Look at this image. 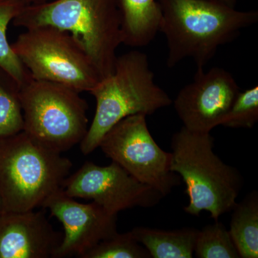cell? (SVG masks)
I'll return each mask as SVG.
<instances>
[{
	"label": "cell",
	"instance_id": "e0dca14e",
	"mask_svg": "<svg viewBox=\"0 0 258 258\" xmlns=\"http://www.w3.org/2000/svg\"><path fill=\"white\" fill-rule=\"evenodd\" d=\"M199 230L194 255L198 258H241L230 232L215 220Z\"/></svg>",
	"mask_w": 258,
	"mask_h": 258
},
{
	"label": "cell",
	"instance_id": "603a6c76",
	"mask_svg": "<svg viewBox=\"0 0 258 258\" xmlns=\"http://www.w3.org/2000/svg\"><path fill=\"white\" fill-rule=\"evenodd\" d=\"M2 212V208H1V205H0V212Z\"/></svg>",
	"mask_w": 258,
	"mask_h": 258
},
{
	"label": "cell",
	"instance_id": "d6986e66",
	"mask_svg": "<svg viewBox=\"0 0 258 258\" xmlns=\"http://www.w3.org/2000/svg\"><path fill=\"white\" fill-rule=\"evenodd\" d=\"M81 258H152L147 249L135 240L132 232L102 240Z\"/></svg>",
	"mask_w": 258,
	"mask_h": 258
},
{
	"label": "cell",
	"instance_id": "ac0fdd59",
	"mask_svg": "<svg viewBox=\"0 0 258 258\" xmlns=\"http://www.w3.org/2000/svg\"><path fill=\"white\" fill-rule=\"evenodd\" d=\"M1 72V71H0ZM9 76L0 77V139L8 138L23 130V115L20 87Z\"/></svg>",
	"mask_w": 258,
	"mask_h": 258
},
{
	"label": "cell",
	"instance_id": "7a4b0ae2",
	"mask_svg": "<svg viewBox=\"0 0 258 258\" xmlns=\"http://www.w3.org/2000/svg\"><path fill=\"white\" fill-rule=\"evenodd\" d=\"M25 29L50 26L69 32L86 51L101 79L113 74L122 44L120 0H55L31 3L13 20Z\"/></svg>",
	"mask_w": 258,
	"mask_h": 258
},
{
	"label": "cell",
	"instance_id": "ffe728a7",
	"mask_svg": "<svg viewBox=\"0 0 258 258\" xmlns=\"http://www.w3.org/2000/svg\"><path fill=\"white\" fill-rule=\"evenodd\" d=\"M258 120V86L240 92L221 125L232 128H252Z\"/></svg>",
	"mask_w": 258,
	"mask_h": 258
},
{
	"label": "cell",
	"instance_id": "5b68a950",
	"mask_svg": "<svg viewBox=\"0 0 258 258\" xmlns=\"http://www.w3.org/2000/svg\"><path fill=\"white\" fill-rule=\"evenodd\" d=\"M73 164L22 131L0 139L2 212H26L42 207L62 188Z\"/></svg>",
	"mask_w": 258,
	"mask_h": 258
},
{
	"label": "cell",
	"instance_id": "7c38bea8",
	"mask_svg": "<svg viewBox=\"0 0 258 258\" xmlns=\"http://www.w3.org/2000/svg\"><path fill=\"white\" fill-rule=\"evenodd\" d=\"M62 239L44 211L0 212V258H54Z\"/></svg>",
	"mask_w": 258,
	"mask_h": 258
},
{
	"label": "cell",
	"instance_id": "2e32d148",
	"mask_svg": "<svg viewBox=\"0 0 258 258\" xmlns=\"http://www.w3.org/2000/svg\"><path fill=\"white\" fill-rule=\"evenodd\" d=\"M29 4L27 0H0V71L22 87L32 79L8 42V25Z\"/></svg>",
	"mask_w": 258,
	"mask_h": 258
},
{
	"label": "cell",
	"instance_id": "277c9868",
	"mask_svg": "<svg viewBox=\"0 0 258 258\" xmlns=\"http://www.w3.org/2000/svg\"><path fill=\"white\" fill-rule=\"evenodd\" d=\"M214 141L210 133L183 126L171 139V169L186 185L189 203L184 211L193 216L206 211L218 220L237 205L243 179L238 169L214 153Z\"/></svg>",
	"mask_w": 258,
	"mask_h": 258
},
{
	"label": "cell",
	"instance_id": "44dd1931",
	"mask_svg": "<svg viewBox=\"0 0 258 258\" xmlns=\"http://www.w3.org/2000/svg\"><path fill=\"white\" fill-rule=\"evenodd\" d=\"M212 1L225 3V4L230 5L231 7H234V8H235L236 3H237V0H212Z\"/></svg>",
	"mask_w": 258,
	"mask_h": 258
},
{
	"label": "cell",
	"instance_id": "ba28073f",
	"mask_svg": "<svg viewBox=\"0 0 258 258\" xmlns=\"http://www.w3.org/2000/svg\"><path fill=\"white\" fill-rule=\"evenodd\" d=\"M98 147L131 175L164 197L181 183L180 176L171 169V153L156 143L146 115H130L120 120L103 136Z\"/></svg>",
	"mask_w": 258,
	"mask_h": 258
},
{
	"label": "cell",
	"instance_id": "52a82bcc",
	"mask_svg": "<svg viewBox=\"0 0 258 258\" xmlns=\"http://www.w3.org/2000/svg\"><path fill=\"white\" fill-rule=\"evenodd\" d=\"M12 47L33 79L60 83L79 93H90L102 79L79 42L60 29H26Z\"/></svg>",
	"mask_w": 258,
	"mask_h": 258
},
{
	"label": "cell",
	"instance_id": "7402d4cb",
	"mask_svg": "<svg viewBox=\"0 0 258 258\" xmlns=\"http://www.w3.org/2000/svg\"><path fill=\"white\" fill-rule=\"evenodd\" d=\"M30 3H42V2H45L46 0H27Z\"/></svg>",
	"mask_w": 258,
	"mask_h": 258
},
{
	"label": "cell",
	"instance_id": "6da1fadb",
	"mask_svg": "<svg viewBox=\"0 0 258 258\" xmlns=\"http://www.w3.org/2000/svg\"><path fill=\"white\" fill-rule=\"evenodd\" d=\"M161 18L159 31L166 39V64L175 67L191 59L205 69L219 47L233 41L244 29L258 21L255 10L240 11L212 0H157Z\"/></svg>",
	"mask_w": 258,
	"mask_h": 258
},
{
	"label": "cell",
	"instance_id": "8fae6325",
	"mask_svg": "<svg viewBox=\"0 0 258 258\" xmlns=\"http://www.w3.org/2000/svg\"><path fill=\"white\" fill-rule=\"evenodd\" d=\"M42 208L62 223L64 237L54 258L82 257L102 240L117 233V215L94 203L76 201L60 188L49 197Z\"/></svg>",
	"mask_w": 258,
	"mask_h": 258
},
{
	"label": "cell",
	"instance_id": "4fadbf2b",
	"mask_svg": "<svg viewBox=\"0 0 258 258\" xmlns=\"http://www.w3.org/2000/svg\"><path fill=\"white\" fill-rule=\"evenodd\" d=\"M122 44L134 47L149 45L159 32L161 13L157 0H120Z\"/></svg>",
	"mask_w": 258,
	"mask_h": 258
},
{
	"label": "cell",
	"instance_id": "8992f818",
	"mask_svg": "<svg viewBox=\"0 0 258 258\" xmlns=\"http://www.w3.org/2000/svg\"><path fill=\"white\" fill-rule=\"evenodd\" d=\"M76 90L32 79L19 91L23 132L47 149L62 153L88 132V105Z\"/></svg>",
	"mask_w": 258,
	"mask_h": 258
},
{
	"label": "cell",
	"instance_id": "30bf717a",
	"mask_svg": "<svg viewBox=\"0 0 258 258\" xmlns=\"http://www.w3.org/2000/svg\"><path fill=\"white\" fill-rule=\"evenodd\" d=\"M240 92L235 78L226 70L199 68L193 81L180 90L172 104L184 128L210 133L221 125Z\"/></svg>",
	"mask_w": 258,
	"mask_h": 258
},
{
	"label": "cell",
	"instance_id": "9a60e30c",
	"mask_svg": "<svg viewBox=\"0 0 258 258\" xmlns=\"http://www.w3.org/2000/svg\"><path fill=\"white\" fill-rule=\"evenodd\" d=\"M232 211L229 232L241 258H257V191L247 195Z\"/></svg>",
	"mask_w": 258,
	"mask_h": 258
},
{
	"label": "cell",
	"instance_id": "5bb4252c",
	"mask_svg": "<svg viewBox=\"0 0 258 258\" xmlns=\"http://www.w3.org/2000/svg\"><path fill=\"white\" fill-rule=\"evenodd\" d=\"M135 240L147 249L153 258H191L199 230L184 227L162 230L137 227L130 231Z\"/></svg>",
	"mask_w": 258,
	"mask_h": 258
},
{
	"label": "cell",
	"instance_id": "3957f363",
	"mask_svg": "<svg viewBox=\"0 0 258 258\" xmlns=\"http://www.w3.org/2000/svg\"><path fill=\"white\" fill-rule=\"evenodd\" d=\"M96 101V113L80 143L84 155L99 147L102 138L117 123L130 115H152L172 105V99L154 81L144 52L132 50L117 56L113 74L90 91Z\"/></svg>",
	"mask_w": 258,
	"mask_h": 258
},
{
	"label": "cell",
	"instance_id": "9c48e42d",
	"mask_svg": "<svg viewBox=\"0 0 258 258\" xmlns=\"http://www.w3.org/2000/svg\"><path fill=\"white\" fill-rule=\"evenodd\" d=\"M62 189L71 198L93 200L106 211L117 215L119 212L137 207L152 208L164 198L114 161L106 166L86 161L64 179Z\"/></svg>",
	"mask_w": 258,
	"mask_h": 258
}]
</instances>
